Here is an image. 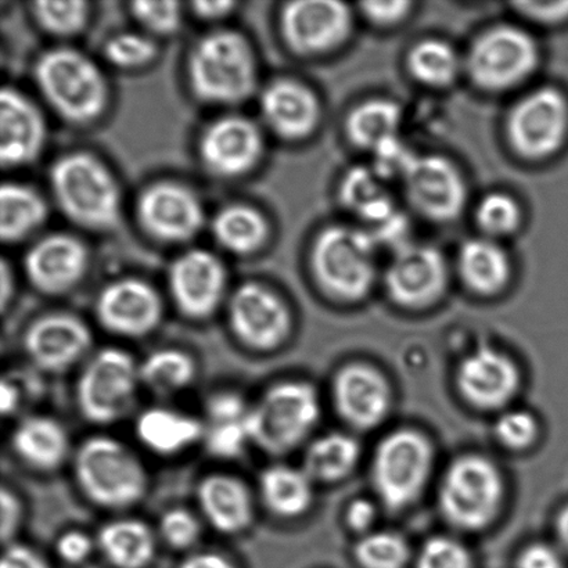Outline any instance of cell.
Returning <instances> with one entry per match:
<instances>
[{"instance_id": "30bf717a", "label": "cell", "mask_w": 568, "mask_h": 568, "mask_svg": "<svg viewBox=\"0 0 568 568\" xmlns=\"http://www.w3.org/2000/svg\"><path fill=\"white\" fill-rule=\"evenodd\" d=\"M433 454L427 439L416 432H395L378 445L373 481L384 505L398 510L414 503L426 486Z\"/></svg>"}, {"instance_id": "cb8c5ba5", "label": "cell", "mask_w": 568, "mask_h": 568, "mask_svg": "<svg viewBox=\"0 0 568 568\" xmlns=\"http://www.w3.org/2000/svg\"><path fill=\"white\" fill-rule=\"evenodd\" d=\"M250 412L252 403L235 389H220L210 395L202 416V445L210 456L233 460L252 447Z\"/></svg>"}, {"instance_id": "94428289", "label": "cell", "mask_w": 568, "mask_h": 568, "mask_svg": "<svg viewBox=\"0 0 568 568\" xmlns=\"http://www.w3.org/2000/svg\"><path fill=\"white\" fill-rule=\"evenodd\" d=\"M13 294V277L10 276L8 265H2V306L3 310L8 305L9 300Z\"/></svg>"}, {"instance_id": "60d3db41", "label": "cell", "mask_w": 568, "mask_h": 568, "mask_svg": "<svg viewBox=\"0 0 568 568\" xmlns=\"http://www.w3.org/2000/svg\"><path fill=\"white\" fill-rule=\"evenodd\" d=\"M476 221L489 239L510 235L520 225L521 211L514 197L491 193L477 205Z\"/></svg>"}, {"instance_id": "d4e9b609", "label": "cell", "mask_w": 568, "mask_h": 568, "mask_svg": "<svg viewBox=\"0 0 568 568\" xmlns=\"http://www.w3.org/2000/svg\"><path fill=\"white\" fill-rule=\"evenodd\" d=\"M519 383V371L514 362L491 348L470 354L458 371L462 394L478 408L493 409L508 404Z\"/></svg>"}, {"instance_id": "ee69618b", "label": "cell", "mask_w": 568, "mask_h": 568, "mask_svg": "<svg viewBox=\"0 0 568 568\" xmlns=\"http://www.w3.org/2000/svg\"><path fill=\"white\" fill-rule=\"evenodd\" d=\"M158 48L144 32H119L104 44L105 59L120 69H138L155 58Z\"/></svg>"}, {"instance_id": "ffe728a7", "label": "cell", "mask_w": 568, "mask_h": 568, "mask_svg": "<svg viewBox=\"0 0 568 568\" xmlns=\"http://www.w3.org/2000/svg\"><path fill=\"white\" fill-rule=\"evenodd\" d=\"M89 254L80 239L69 233H53L33 244L24 258L28 281L43 294L71 292L87 275Z\"/></svg>"}, {"instance_id": "6f0895ef", "label": "cell", "mask_w": 568, "mask_h": 568, "mask_svg": "<svg viewBox=\"0 0 568 568\" xmlns=\"http://www.w3.org/2000/svg\"><path fill=\"white\" fill-rule=\"evenodd\" d=\"M180 568H237L225 555L213 550H200L193 552L182 561Z\"/></svg>"}, {"instance_id": "9a60e30c", "label": "cell", "mask_w": 568, "mask_h": 568, "mask_svg": "<svg viewBox=\"0 0 568 568\" xmlns=\"http://www.w3.org/2000/svg\"><path fill=\"white\" fill-rule=\"evenodd\" d=\"M94 315L105 332L121 338H143L161 325L164 304L152 284L124 277L103 287Z\"/></svg>"}, {"instance_id": "4316f807", "label": "cell", "mask_w": 568, "mask_h": 568, "mask_svg": "<svg viewBox=\"0 0 568 568\" xmlns=\"http://www.w3.org/2000/svg\"><path fill=\"white\" fill-rule=\"evenodd\" d=\"M10 444L22 465L41 473L59 470L74 454L63 423L49 415L22 417L11 433Z\"/></svg>"}, {"instance_id": "f6af8a7d", "label": "cell", "mask_w": 568, "mask_h": 568, "mask_svg": "<svg viewBox=\"0 0 568 568\" xmlns=\"http://www.w3.org/2000/svg\"><path fill=\"white\" fill-rule=\"evenodd\" d=\"M132 16L148 36H171L182 22L181 4L176 2H135Z\"/></svg>"}, {"instance_id": "e575fe53", "label": "cell", "mask_w": 568, "mask_h": 568, "mask_svg": "<svg viewBox=\"0 0 568 568\" xmlns=\"http://www.w3.org/2000/svg\"><path fill=\"white\" fill-rule=\"evenodd\" d=\"M211 232L226 252L248 255L264 246L268 237V222L250 205L230 204L214 215Z\"/></svg>"}, {"instance_id": "f1b7e54d", "label": "cell", "mask_w": 568, "mask_h": 568, "mask_svg": "<svg viewBox=\"0 0 568 568\" xmlns=\"http://www.w3.org/2000/svg\"><path fill=\"white\" fill-rule=\"evenodd\" d=\"M135 434L150 453L175 456L202 444L203 422L189 412L154 405L136 416Z\"/></svg>"}, {"instance_id": "5bb4252c", "label": "cell", "mask_w": 568, "mask_h": 568, "mask_svg": "<svg viewBox=\"0 0 568 568\" xmlns=\"http://www.w3.org/2000/svg\"><path fill=\"white\" fill-rule=\"evenodd\" d=\"M172 303L187 320L213 316L227 301L225 265L207 250L193 248L172 263L169 272Z\"/></svg>"}, {"instance_id": "484cf974", "label": "cell", "mask_w": 568, "mask_h": 568, "mask_svg": "<svg viewBox=\"0 0 568 568\" xmlns=\"http://www.w3.org/2000/svg\"><path fill=\"white\" fill-rule=\"evenodd\" d=\"M260 111L265 124L277 136L297 141L315 130L321 105L315 93L304 83L276 80L261 92Z\"/></svg>"}, {"instance_id": "4fadbf2b", "label": "cell", "mask_w": 568, "mask_h": 568, "mask_svg": "<svg viewBox=\"0 0 568 568\" xmlns=\"http://www.w3.org/2000/svg\"><path fill=\"white\" fill-rule=\"evenodd\" d=\"M93 333L88 323L69 312H53L27 327L22 348L38 371L60 375L83 365L92 354Z\"/></svg>"}, {"instance_id": "f5cc1de1", "label": "cell", "mask_w": 568, "mask_h": 568, "mask_svg": "<svg viewBox=\"0 0 568 568\" xmlns=\"http://www.w3.org/2000/svg\"><path fill=\"white\" fill-rule=\"evenodd\" d=\"M517 568H565L558 549L547 544H536L520 555Z\"/></svg>"}, {"instance_id": "d590c367", "label": "cell", "mask_w": 568, "mask_h": 568, "mask_svg": "<svg viewBox=\"0 0 568 568\" xmlns=\"http://www.w3.org/2000/svg\"><path fill=\"white\" fill-rule=\"evenodd\" d=\"M142 387L160 397L185 392L196 381L197 364L181 348H159L139 362Z\"/></svg>"}, {"instance_id": "52a82bcc", "label": "cell", "mask_w": 568, "mask_h": 568, "mask_svg": "<svg viewBox=\"0 0 568 568\" xmlns=\"http://www.w3.org/2000/svg\"><path fill=\"white\" fill-rule=\"evenodd\" d=\"M377 247L371 232L349 226L327 227L312 247L316 282L334 298L365 297L376 280Z\"/></svg>"}, {"instance_id": "f907efd6", "label": "cell", "mask_w": 568, "mask_h": 568, "mask_svg": "<svg viewBox=\"0 0 568 568\" xmlns=\"http://www.w3.org/2000/svg\"><path fill=\"white\" fill-rule=\"evenodd\" d=\"M0 508H2L0 511V519H2L0 536H2L6 547V545L16 542L17 536H19L22 523H24V505L14 489L3 486L2 493H0Z\"/></svg>"}, {"instance_id": "44dd1931", "label": "cell", "mask_w": 568, "mask_h": 568, "mask_svg": "<svg viewBox=\"0 0 568 568\" xmlns=\"http://www.w3.org/2000/svg\"><path fill=\"white\" fill-rule=\"evenodd\" d=\"M447 283V264L436 248L406 244L397 250L388 265L386 284L389 295L400 305L433 303Z\"/></svg>"}, {"instance_id": "836d02e7", "label": "cell", "mask_w": 568, "mask_h": 568, "mask_svg": "<svg viewBox=\"0 0 568 568\" xmlns=\"http://www.w3.org/2000/svg\"><path fill=\"white\" fill-rule=\"evenodd\" d=\"M462 280L478 294L498 293L510 276V261L494 239H473L462 246L458 257Z\"/></svg>"}, {"instance_id": "6125c7cd", "label": "cell", "mask_w": 568, "mask_h": 568, "mask_svg": "<svg viewBox=\"0 0 568 568\" xmlns=\"http://www.w3.org/2000/svg\"><path fill=\"white\" fill-rule=\"evenodd\" d=\"M556 527H558V537L560 539L561 547H564L566 552H568V506L561 510L558 519V526Z\"/></svg>"}, {"instance_id": "c3c4849f", "label": "cell", "mask_w": 568, "mask_h": 568, "mask_svg": "<svg viewBox=\"0 0 568 568\" xmlns=\"http://www.w3.org/2000/svg\"><path fill=\"white\" fill-rule=\"evenodd\" d=\"M536 419L527 412L511 410L497 423V437L506 447L521 449L528 447L537 437Z\"/></svg>"}, {"instance_id": "83f0119b", "label": "cell", "mask_w": 568, "mask_h": 568, "mask_svg": "<svg viewBox=\"0 0 568 568\" xmlns=\"http://www.w3.org/2000/svg\"><path fill=\"white\" fill-rule=\"evenodd\" d=\"M333 394L339 415L355 427L376 426L387 414L389 388L373 367H345L334 381Z\"/></svg>"}, {"instance_id": "9f6ffc18", "label": "cell", "mask_w": 568, "mask_h": 568, "mask_svg": "<svg viewBox=\"0 0 568 568\" xmlns=\"http://www.w3.org/2000/svg\"><path fill=\"white\" fill-rule=\"evenodd\" d=\"M24 389L14 377L4 376L0 386V410L4 416L17 414L21 409Z\"/></svg>"}, {"instance_id": "6da1fadb", "label": "cell", "mask_w": 568, "mask_h": 568, "mask_svg": "<svg viewBox=\"0 0 568 568\" xmlns=\"http://www.w3.org/2000/svg\"><path fill=\"white\" fill-rule=\"evenodd\" d=\"M71 465L77 487L98 508L124 511L141 504L149 491V471L141 456L109 434L83 439Z\"/></svg>"}, {"instance_id": "7c38bea8", "label": "cell", "mask_w": 568, "mask_h": 568, "mask_svg": "<svg viewBox=\"0 0 568 568\" xmlns=\"http://www.w3.org/2000/svg\"><path fill=\"white\" fill-rule=\"evenodd\" d=\"M506 130L511 148L523 158H549L567 138V100L558 89L539 88L515 104Z\"/></svg>"}, {"instance_id": "3957f363", "label": "cell", "mask_w": 568, "mask_h": 568, "mask_svg": "<svg viewBox=\"0 0 568 568\" xmlns=\"http://www.w3.org/2000/svg\"><path fill=\"white\" fill-rule=\"evenodd\" d=\"M189 85L211 104H239L257 88L258 65L241 32L219 30L199 39L187 58Z\"/></svg>"}, {"instance_id": "5b68a950", "label": "cell", "mask_w": 568, "mask_h": 568, "mask_svg": "<svg viewBox=\"0 0 568 568\" xmlns=\"http://www.w3.org/2000/svg\"><path fill=\"white\" fill-rule=\"evenodd\" d=\"M139 361L120 347L94 351L81 366L75 403L83 419L111 426L132 414L141 392Z\"/></svg>"}, {"instance_id": "b9f144b4", "label": "cell", "mask_w": 568, "mask_h": 568, "mask_svg": "<svg viewBox=\"0 0 568 568\" xmlns=\"http://www.w3.org/2000/svg\"><path fill=\"white\" fill-rule=\"evenodd\" d=\"M356 558L365 568H404L409 550L397 534L376 532L362 539L356 547Z\"/></svg>"}, {"instance_id": "1f68e13d", "label": "cell", "mask_w": 568, "mask_h": 568, "mask_svg": "<svg viewBox=\"0 0 568 568\" xmlns=\"http://www.w3.org/2000/svg\"><path fill=\"white\" fill-rule=\"evenodd\" d=\"M339 197L351 213L377 230L399 215L387 181L373 169L351 170L339 186Z\"/></svg>"}, {"instance_id": "91938a15", "label": "cell", "mask_w": 568, "mask_h": 568, "mask_svg": "<svg viewBox=\"0 0 568 568\" xmlns=\"http://www.w3.org/2000/svg\"><path fill=\"white\" fill-rule=\"evenodd\" d=\"M194 14L202 17L204 20H219L221 17H225L231 13V10L235 8L233 2H196L193 3Z\"/></svg>"}, {"instance_id": "603a6c76", "label": "cell", "mask_w": 568, "mask_h": 568, "mask_svg": "<svg viewBox=\"0 0 568 568\" xmlns=\"http://www.w3.org/2000/svg\"><path fill=\"white\" fill-rule=\"evenodd\" d=\"M47 126L41 111L16 88L0 93V163L17 169L32 163L41 154Z\"/></svg>"}, {"instance_id": "7402d4cb", "label": "cell", "mask_w": 568, "mask_h": 568, "mask_svg": "<svg viewBox=\"0 0 568 568\" xmlns=\"http://www.w3.org/2000/svg\"><path fill=\"white\" fill-rule=\"evenodd\" d=\"M199 515L215 531L239 536L253 526L255 497L243 478L231 473H210L196 488Z\"/></svg>"}, {"instance_id": "db71d44e", "label": "cell", "mask_w": 568, "mask_h": 568, "mask_svg": "<svg viewBox=\"0 0 568 568\" xmlns=\"http://www.w3.org/2000/svg\"><path fill=\"white\" fill-rule=\"evenodd\" d=\"M523 16L541 24H556V22L568 19V2H523L517 3Z\"/></svg>"}, {"instance_id": "ac0fdd59", "label": "cell", "mask_w": 568, "mask_h": 568, "mask_svg": "<svg viewBox=\"0 0 568 568\" xmlns=\"http://www.w3.org/2000/svg\"><path fill=\"white\" fill-rule=\"evenodd\" d=\"M400 183L410 204L428 220L453 221L465 209L464 176L450 161L439 155H416Z\"/></svg>"}, {"instance_id": "d6986e66", "label": "cell", "mask_w": 568, "mask_h": 568, "mask_svg": "<svg viewBox=\"0 0 568 568\" xmlns=\"http://www.w3.org/2000/svg\"><path fill=\"white\" fill-rule=\"evenodd\" d=\"M263 152V132L242 115H225L211 122L199 141L200 160L220 178L246 175L258 164Z\"/></svg>"}, {"instance_id": "bcb514c9", "label": "cell", "mask_w": 568, "mask_h": 568, "mask_svg": "<svg viewBox=\"0 0 568 568\" xmlns=\"http://www.w3.org/2000/svg\"><path fill=\"white\" fill-rule=\"evenodd\" d=\"M416 568H471V560L460 542L434 538L420 550Z\"/></svg>"}, {"instance_id": "7dc6e473", "label": "cell", "mask_w": 568, "mask_h": 568, "mask_svg": "<svg viewBox=\"0 0 568 568\" xmlns=\"http://www.w3.org/2000/svg\"><path fill=\"white\" fill-rule=\"evenodd\" d=\"M373 154H375L373 170L387 182L394 180L403 182L406 172L409 171L416 159V154L412 153V150L400 142L399 138L378 148Z\"/></svg>"}, {"instance_id": "4dcf8cb0", "label": "cell", "mask_w": 568, "mask_h": 568, "mask_svg": "<svg viewBox=\"0 0 568 568\" xmlns=\"http://www.w3.org/2000/svg\"><path fill=\"white\" fill-rule=\"evenodd\" d=\"M312 478L304 469L290 465H271L260 475L261 504L281 519H295L311 508L314 499Z\"/></svg>"}, {"instance_id": "680465c9", "label": "cell", "mask_w": 568, "mask_h": 568, "mask_svg": "<svg viewBox=\"0 0 568 568\" xmlns=\"http://www.w3.org/2000/svg\"><path fill=\"white\" fill-rule=\"evenodd\" d=\"M375 516L376 511L371 503L356 500L348 510V523L355 530H366L373 525Z\"/></svg>"}, {"instance_id": "2e32d148", "label": "cell", "mask_w": 568, "mask_h": 568, "mask_svg": "<svg viewBox=\"0 0 568 568\" xmlns=\"http://www.w3.org/2000/svg\"><path fill=\"white\" fill-rule=\"evenodd\" d=\"M136 215L148 235L169 244L192 241L205 220L197 194L176 182H159L144 189L138 199Z\"/></svg>"}, {"instance_id": "11a10c76", "label": "cell", "mask_w": 568, "mask_h": 568, "mask_svg": "<svg viewBox=\"0 0 568 568\" xmlns=\"http://www.w3.org/2000/svg\"><path fill=\"white\" fill-rule=\"evenodd\" d=\"M409 2H369L362 4L364 14L377 26L397 24L409 13Z\"/></svg>"}, {"instance_id": "277c9868", "label": "cell", "mask_w": 568, "mask_h": 568, "mask_svg": "<svg viewBox=\"0 0 568 568\" xmlns=\"http://www.w3.org/2000/svg\"><path fill=\"white\" fill-rule=\"evenodd\" d=\"M33 75L50 108L71 124H91L108 105L109 88L103 72L80 50H48L37 60Z\"/></svg>"}, {"instance_id": "8992f818", "label": "cell", "mask_w": 568, "mask_h": 568, "mask_svg": "<svg viewBox=\"0 0 568 568\" xmlns=\"http://www.w3.org/2000/svg\"><path fill=\"white\" fill-rule=\"evenodd\" d=\"M320 417V397L311 384L298 381L276 383L252 403V443L264 454L286 455L311 436Z\"/></svg>"}, {"instance_id": "816d5d0a", "label": "cell", "mask_w": 568, "mask_h": 568, "mask_svg": "<svg viewBox=\"0 0 568 568\" xmlns=\"http://www.w3.org/2000/svg\"><path fill=\"white\" fill-rule=\"evenodd\" d=\"M0 568H50V565L37 549L16 541L6 545Z\"/></svg>"}, {"instance_id": "7bdbcfd3", "label": "cell", "mask_w": 568, "mask_h": 568, "mask_svg": "<svg viewBox=\"0 0 568 568\" xmlns=\"http://www.w3.org/2000/svg\"><path fill=\"white\" fill-rule=\"evenodd\" d=\"M160 541L175 550H191L203 536V519L186 508H171L160 517L155 528Z\"/></svg>"}, {"instance_id": "f546056e", "label": "cell", "mask_w": 568, "mask_h": 568, "mask_svg": "<svg viewBox=\"0 0 568 568\" xmlns=\"http://www.w3.org/2000/svg\"><path fill=\"white\" fill-rule=\"evenodd\" d=\"M97 547L114 568H146L158 554V531L136 517H116L99 528Z\"/></svg>"}, {"instance_id": "8fae6325", "label": "cell", "mask_w": 568, "mask_h": 568, "mask_svg": "<svg viewBox=\"0 0 568 568\" xmlns=\"http://www.w3.org/2000/svg\"><path fill=\"white\" fill-rule=\"evenodd\" d=\"M226 316L233 336L255 353L280 348L292 331L287 304L260 283L239 286L226 301Z\"/></svg>"}, {"instance_id": "e0dca14e", "label": "cell", "mask_w": 568, "mask_h": 568, "mask_svg": "<svg viewBox=\"0 0 568 568\" xmlns=\"http://www.w3.org/2000/svg\"><path fill=\"white\" fill-rule=\"evenodd\" d=\"M284 39L300 54H322L339 47L353 28L347 4L331 0H298L284 6L281 17Z\"/></svg>"}, {"instance_id": "74e56055", "label": "cell", "mask_w": 568, "mask_h": 568, "mask_svg": "<svg viewBox=\"0 0 568 568\" xmlns=\"http://www.w3.org/2000/svg\"><path fill=\"white\" fill-rule=\"evenodd\" d=\"M358 458L355 439L344 434H327L306 449L303 469L312 481H336L354 469Z\"/></svg>"}, {"instance_id": "ab89813d", "label": "cell", "mask_w": 568, "mask_h": 568, "mask_svg": "<svg viewBox=\"0 0 568 568\" xmlns=\"http://www.w3.org/2000/svg\"><path fill=\"white\" fill-rule=\"evenodd\" d=\"M32 13L43 31L50 36L69 38L85 28L89 4L81 0H42L32 6Z\"/></svg>"}, {"instance_id": "d6a6232c", "label": "cell", "mask_w": 568, "mask_h": 568, "mask_svg": "<svg viewBox=\"0 0 568 568\" xmlns=\"http://www.w3.org/2000/svg\"><path fill=\"white\" fill-rule=\"evenodd\" d=\"M48 204L36 189L19 182L0 187V237L19 243L41 230L48 219Z\"/></svg>"}, {"instance_id": "7a4b0ae2", "label": "cell", "mask_w": 568, "mask_h": 568, "mask_svg": "<svg viewBox=\"0 0 568 568\" xmlns=\"http://www.w3.org/2000/svg\"><path fill=\"white\" fill-rule=\"evenodd\" d=\"M49 182L54 203L72 224L93 232L111 231L119 225V183L94 155L64 154L50 169Z\"/></svg>"}, {"instance_id": "f35d334b", "label": "cell", "mask_w": 568, "mask_h": 568, "mask_svg": "<svg viewBox=\"0 0 568 568\" xmlns=\"http://www.w3.org/2000/svg\"><path fill=\"white\" fill-rule=\"evenodd\" d=\"M410 74L427 87H448L459 74L460 59L449 43L428 39L417 43L408 58Z\"/></svg>"}, {"instance_id": "681fc988", "label": "cell", "mask_w": 568, "mask_h": 568, "mask_svg": "<svg viewBox=\"0 0 568 568\" xmlns=\"http://www.w3.org/2000/svg\"><path fill=\"white\" fill-rule=\"evenodd\" d=\"M54 550L64 564L80 566L98 550L97 538L83 530H67L55 539Z\"/></svg>"}, {"instance_id": "8d00e7d4", "label": "cell", "mask_w": 568, "mask_h": 568, "mask_svg": "<svg viewBox=\"0 0 568 568\" xmlns=\"http://www.w3.org/2000/svg\"><path fill=\"white\" fill-rule=\"evenodd\" d=\"M403 111L388 99H373L354 109L347 120V132L356 146L376 152L398 139Z\"/></svg>"}, {"instance_id": "9c48e42d", "label": "cell", "mask_w": 568, "mask_h": 568, "mask_svg": "<svg viewBox=\"0 0 568 568\" xmlns=\"http://www.w3.org/2000/svg\"><path fill=\"white\" fill-rule=\"evenodd\" d=\"M536 41L517 27H495L476 39L467 55V71L476 85L500 92L525 82L537 69Z\"/></svg>"}, {"instance_id": "ba28073f", "label": "cell", "mask_w": 568, "mask_h": 568, "mask_svg": "<svg viewBox=\"0 0 568 568\" xmlns=\"http://www.w3.org/2000/svg\"><path fill=\"white\" fill-rule=\"evenodd\" d=\"M503 494V478L497 467L480 456H465L445 475L439 504L453 525L478 530L498 514Z\"/></svg>"}]
</instances>
